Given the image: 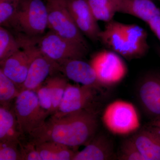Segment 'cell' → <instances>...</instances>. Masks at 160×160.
<instances>
[{
	"mask_svg": "<svg viewBox=\"0 0 160 160\" xmlns=\"http://www.w3.org/2000/svg\"><path fill=\"white\" fill-rule=\"evenodd\" d=\"M97 116L93 109H85L61 116H51L28 136L36 145L55 142L76 148L88 144L97 134Z\"/></svg>",
	"mask_w": 160,
	"mask_h": 160,
	"instance_id": "cell-1",
	"label": "cell"
},
{
	"mask_svg": "<svg viewBox=\"0 0 160 160\" xmlns=\"http://www.w3.org/2000/svg\"><path fill=\"white\" fill-rule=\"evenodd\" d=\"M148 34L136 24L112 21L106 23L101 32L99 40L112 51L127 60L143 57L149 49Z\"/></svg>",
	"mask_w": 160,
	"mask_h": 160,
	"instance_id": "cell-2",
	"label": "cell"
},
{
	"mask_svg": "<svg viewBox=\"0 0 160 160\" xmlns=\"http://www.w3.org/2000/svg\"><path fill=\"white\" fill-rule=\"evenodd\" d=\"M102 122L108 131L116 135L134 134L139 129L141 120L135 106L129 102L116 100L104 110Z\"/></svg>",
	"mask_w": 160,
	"mask_h": 160,
	"instance_id": "cell-3",
	"label": "cell"
},
{
	"mask_svg": "<svg viewBox=\"0 0 160 160\" xmlns=\"http://www.w3.org/2000/svg\"><path fill=\"white\" fill-rule=\"evenodd\" d=\"M12 107L23 137L29 135L42 126L50 115L42 108L36 92L32 90L20 91Z\"/></svg>",
	"mask_w": 160,
	"mask_h": 160,
	"instance_id": "cell-4",
	"label": "cell"
},
{
	"mask_svg": "<svg viewBox=\"0 0 160 160\" xmlns=\"http://www.w3.org/2000/svg\"><path fill=\"white\" fill-rule=\"evenodd\" d=\"M12 27L29 37L41 36L48 28L45 0H22Z\"/></svg>",
	"mask_w": 160,
	"mask_h": 160,
	"instance_id": "cell-5",
	"label": "cell"
},
{
	"mask_svg": "<svg viewBox=\"0 0 160 160\" xmlns=\"http://www.w3.org/2000/svg\"><path fill=\"white\" fill-rule=\"evenodd\" d=\"M30 38L43 54L56 62L70 59H83L88 52V47L62 37L51 30L42 36Z\"/></svg>",
	"mask_w": 160,
	"mask_h": 160,
	"instance_id": "cell-6",
	"label": "cell"
},
{
	"mask_svg": "<svg viewBox=\"0 0 160 160\" xmlns=\"http://www.w3.org/2000/svg\"><path fill=\"white\" fill-rule=\"evenodd\" d=\"M89 63L102 87L116 86L124 79L128 73V68L122 57L109 49L96 53Z\"/></svg>",
	"mask_w": 160,
	"mask_h": 160,
	"instance_id": "cell-7",
	"label": "cell"
},
{
	"mask_svg": "<svg viewBox=\"0 0 160 160\" xmlns=\"http://www.w3.org/2000/svg\"><path fill=\"white\" fill-rule=\"evenodd\" d=\"M48 11V28L62 37L88 47L64 0H45Z\"/></svg>",
	"mask_w": 160,
	"mask_h": 160,
	"instance_id": "cell-8",
	"label": "cell"
},
{
	"mask_svg": "<svg viewBox=\"0 0 160 160\" xmlns=\"http://www.w3.org/2000/svg\"><path fill=\"white\" fill-rule=\"evenodd\" d=\"M22 35L29 46L32 59L27 77L21 91L30 90L35 92L48 78L59 72L58 64L43 54L31 38L24 34Z\"/></svg>",
	"mask_w": 160,
	"mask_h": 160,
	"instance_id": "cell-9",
	"label": "cell"
},
{
	"mask_svg": "<svg viewBox=\"0 0 160 160\" xmlns=\"http://www.w3.org/2000/svg\"><path fill=\"white\" fill-rule=\"evenodd\" d=\"M136 95L143 111L152 121L160 117V72H151L141 78Z\"/></svg>",
	"mask_w": 160,
	"mask_h": 160,
	"instance_id": "cell-10",
	"label": "cell"
},
{
	"mask_svg": "<svg viewBox=\"0 0 160 160\" xmlns=\"http://www.w3.org/2000/svg\"><path fill=\"white\" fill-rule=\"evenodd\" d=\"M17 38L21 44V49L0 63V69L21 91V87L27 77L32 56L29 46L22 35H19Z\"/></svg>",
	"mask_w": 160,
	"mask_h": 160,
	"instance_id": "cell-11",
	"label": "cell"
},
{
	"mask_svg": "<svg viewBox=\"0 0 160 160\" xmlns=\"http://www.w3.org/2000/svg\"><path fill=\"white\" fill-rule=\"evenodd\" d=\"M98 89L68 83L57 111L51 116L59 117L85 109H92L90 106L94 102Z\"/></svg>",
	"mask_w": 160,
	"mask_h": 160,
	"instance_id": "cell-12",
	"label": "cell"
},
{
	"mask_svg": "<svg viewBox=\"0 0 160 160\" xmlns=\"http://www.w3.org/2000/svg\"><path fill=\"white\" fill-rule=\"evenodd\" d=\"M74 22L83 35L92 41L99 40L102 31L86 0H64Z\"/></svg>",
	"mask_w": 160,
	"mask_h": 160,
	"instance_id": "cell-13",
	"label": "cell"
},
{
	"mask_svg": "<svg viewBox=\"0 0 160 160\" xmlns=\"http://www.w3.org/2000/svg\"><path fill=\"white\" fill-rule=\"evenodd\" d=\"M58 63L59 71L62 72L69 79L98 90L102 88L95 71L90 63L86 62L81 59H70Z\"/></svg>",
	"mask_w": 160,
	"mask_h": 160,
	"instance_id": "cell-14",
	"label": "cell"
},
{
	"mask_svg": "<svg viewBox=\"0 0 160 160\" xmlns=\"http://www.w3.org/2000/svg\"><path fill=\"white\" fill-rule=\"evenodd\" d=\"M146 160H160V129L149 124L129 138Z\"/></svg>",
	"mask_w": 160,
	"mask_h": 160,
	"instance_id": "cell-15",
	"label": "cell"
},
{
	"mask_svg": "<svg viewBox=\"0 0 160 160\" xmlns=\"http://www.w3.org/2000/svg\"><path fill=\"white\" fill-rule=\"evenodd\" d=\"M113 144L109 138L98 133L82 150L76 152L72 160H106L114 156Z\"/></svg>",
	"mask_w": 160,
	"mask_h": 160,
	"instance_id": "cell-16",
	"label": "cell"
},
{
	"mask_svg": "<svg viewBox=\"0 0 160 160\" xmlns=\"http://www.w3.org/2000/svg\"><path fill=\"white\" fill-rule=\"evenodd\" d=\"M23 138L12 105H1L0 142H20Z\"/></svg>",
	"mask_w": 160,
	"mask_h": 160,
	"instance_id": "cell-17",
	"label": "cell"
},
{
	"mask_svg": "<svg viewBox=\"0 0 160 160\" xmlns=\"http://www.w3.org/2000/svg\"><path fill=\"white\" fill-rule=\"evenodd\" d=\"M121 13L147 23L152 18L160 15V9L152 0H122Z\"/></svg>",
	"mask_w": 160,
	"mask_h": 160,
	"instance_id": "cell-18",
	"label": "cell"
},
{
	"mask_svg": "<svg viewBox=\"0 0 160 160\" xmlns=\"http://www.w3.org/2000/svg\"><path fill=\"white\" fill-rule=\"evenodd\" d=\"M42 160H72L76 152L71 147L55 142L36 144Z\"/></svg>",
	"mask_w": 160,
	"mask_h": 160,
	"instance_id": "cell-19",
	"label": "cell"
},
{
	"mask_svg": "<svg viewBox=\"0 0 160 160\" xmlns=\"http://www.w3.org/2000/svg\"><path fill=\"white\" fill-rule=\"evenodd\" d=\"M98 21L108 22L121 13L122 0H86Z\"/></svg>",
	"mask_w": 160,
	"mask_h": 160,
	"instance_id": "cell-20",
	"label": "cell"
},
{
	"mask_svg": "<svg viewBox=\"0 0 160 160\" xmlns=\"http://www.w3.org/2000/svg\"><path fill=\"white\" fill-rule=\"evenodd\" d=\"M21 49L17 38L3 26H0V63Z\"/></svg>",
	"mask_w": 160,
	"mask_h": 160,
	"instance_id": "cell-21",
	"label": "cell"
},
{
	"mask_svg": "<svg viewBox=\"0 0 160 160\" xmlns=\"http://www.w3.org/2000/svg\"><path fill=\"white\" fill-rule=\"evenodd\" d=\"M45 83L49 87L52 97V115L57 111L68 83L65 78L58 76L56 75L48 78Z\"/></svg>",
	"mask_w": 160,
	"mask_h": 160,
	"instance_id": "cell-22",
	"label": "cell"
},
{
	"mask_svg": "<svg viewBox=\"0 0 160 160\" xmlns=\"http://www.w3.org/2000/svg\"><path fill=\"white\" fill-rule=\"evenodd\" d=\"M20 90L15 84L7 77L0 69V104L3 106L11 105Z\"/></svg>",
	"mask_w": 160,
	"mask_h": 160,
	"instance_id": "cell-23",
	"label": "cell"
},
{
	"mask_svg": "<svg viewBox=\"0 0 160 160\" xmlns=\"http://www.w3.org/2000/svg\"><path fill=\"white\" fill-rule=\"evenodd\" d=\"M22 0H0V25L12 27Z\"/></svg>",
	"mask_w": 160,
	"mask_h": 160,
	"instance_id": "cell-24",
	"label": "cell"
},
{
	"mask_svg": "<svg viewBox=\"0 0 160 160\" xmlns=\"http://www.w3.org/2000/svg\"><path fill=\"white\" fill-rule=\"evenodd\" d=\"M20 142H0V160H22Z\"/></svg>",
	"mask_w": 160,
	"mask_h": 160,
	"instance_id": "cell-25",
	"label": "cell"
},
{
	"mask_svg": "<svg viewBox=\"0 0 160 160\" xmlns=\"http://www.w3.org/2000/svg\"><path fill=\"white\" fill-rule=\"evenodd\" d=\"M118 158L122 160H146L129 138L123 142Z\"/></svg>",
	"mask_w": 160,
	"mask_h": 160,
	"instance_id": "cell-26",
	"label": "cell"
},
{
	"mask_svg": "<svg viewBox=\"0 0 160 160\" xmlns=\"http://www.w3.org/2000/svg\"><path fill=\"white\" fill-rule=\"evenodd\" d=\"M39 102L42 108L52 115V100L51 92L49 87L44 83L35 91Z\"/></svg>",
	"mask_w": 160,
	"mask_h": 160,
	"instance_id": "cell-27",
	"label": "cell"
},
{
	"mask_svg": "<svg viewBox=\"0 0 160 160\" xmlns=\"http://www.w3.org/2000/svg\"><path fill=\"white\" fill-rule=\"evenodd\" d=\"M22 160H42L34 143L28 140L24 142L22 139L20 143Z\"/></svg>",
	"mask_w": 160,
	"mask_h": 160,
	"instance_id": "cell-28",
	"label": "cell"
},
{
	"mask_svg": "<svg viewBox=\"0 0 160 160\" xmlns=\"http://www.w3.org/2000/svg\"><path fill=\"white\" fill-rule=\"evenodd\" d=\"M147 24L151 31L160 41V15L152 18Z\"/></svg>",
	"mask_w": 160,
	"mask_h": 160,
	"instance_id": "cell-29",
	"label": "cell"
},
{
	"mask_svg": "<svg viewBox=\"0 0 160 160\" xmlns=\"http://www.w3.org/2000/svg\"><path fill=\"white\" fill-rule=\"evenodd\" d=\"M150 124H151V125L158 126L160 129V117L152 121L151 122Z\"/></svg>",
	"mask_w": 160,
	"mask_h": 160,
	"instance_id": "cell-30",
	"label": "cell"
},
{
	"mask_svg": "<svg viewBox=\"0 0 160 160\" xmlns=\"http://www.w3.org/2000/svg\"><path fill=\"white\" fill-rule=\"evenodd\" d=\"M157 50L158 54L159 55L160 57V47H159V46L157 47Z\"/></svg>",
	"mask_w": 160,
	"mask_h": 160,
	"instance_id": "cell-31",
	"label": "cell"
},
{
	"mask_svg": "<svg viewBox=\"0 0 160 160\" xmlns=\"http://www.w3.org/2000/svg\"><path fill=\"white\" fill-rule=\"evenodd\" d=\"M159 1H160V0H159Z\"/></svg>",
	"mask_w": 160,
	"mask_h": 160,
	"instance_id": "cell-32",
	"label": "cell"
}]
</instances>
